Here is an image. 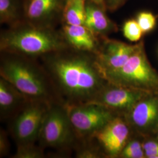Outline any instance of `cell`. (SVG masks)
Instances as JSON below:
<instances>
[{"label":"cell","instance_id":"6da1fadb","mask_svg":"<svg viewBox=\"0 0 158 158\" xmlns=\"http://www.w3.org/2000/svg\"><path fill=\"white\" fill-rule=\"evenodd\" d=\"M38 59L64 105L90 102L107 83L94 53L68 46Z\"/></svg>","mask_w":158,"mask_h":158},{"label":"cell","instance_id":"7a4b0ae2","mask_svg":"<svg viewBox=\"0 0 158 158\" xmlns=\"http://www.w3.org/2000/svg\"><path fill=\"white\" fill-rule=\"evenodd\" d=\"M0 76L29 100L62 104L38 59L1 52Z\"/></svg>","mask_w":158,"mask_h":158},{"label":"cell","instance_id":"3957f363","mask_svg":"<svg viewBox=\"0 0 158 158\" xmlns=\"http://www.w3.org/2000/svg\"><path fill=\"white\" fill-rule=\"evenodd\" d=\"M60 29L42 27L25 21L4 29L0 34V51L39 59L67 48Z\"/></svg>","mask_w":158,"mask_h":158},{"label":"cell","instance_id":"277c9868","mask_svg":"<svg viewBox=\"0 0 158 158\" xmlns=\"http://www.w3.org/2000/svg\"><path fill=\"white\" fill-rule=\"evenodd\" d=\"M108 82L148 93H158V72L149 62L144 42L139 46L124 64L117 70L104 74Z\"/></svg>","mask_w":158,"mask_h":158},{"label":"cell","instance_id":"5b68a950","mask_svg":"<svg viewBox=\"0 0 158 158\" xmlns=\"http://www.w3.org/2000/svg\"><path fill=\"white\" fill-rule=\"evenodd\" d=\"M79 139L66 105L52 104L42 122L38 141L43 148L64 149Z\"/></svg>","mask_w":158,"mask_h":158},{"label":"cell","instance_id":"8992f818","mask_svg":"<svg viewBox=\"0 0 158 158\" xmlns=\"http://www.w3.org/2000/svg\"><path fill=\"white\" fill-rule=\"evenodd\" d=\"M66 106L71 123L80 140L88 138L102 129L112 119L118 116L107 108L92 102Z\"/></svg>","mask_w":158,"mask_h":158},{"label":"cell","instance_id":"52a82bcc","mask_svg":"<svg viewBox=\"0 0 158 158\" xmlns=\"http://www.w3.org/2000/svg\"><path fill=\"white\" fill-rule=\"evenodd\" d=\"M51 105L29 100L13 117L11 131L17 145L38 141L43 120Z\"/></svg>","mask_w":158,"mask_h":158},{"label":"cell","instance_id":"ba28073f","mask_svg":"<svg viewBox=\"0 0 158 158\" xmlns=\"http://www.w3.org/2000/svg\"><path fill=\"white\" fill-rule=\"evenodd\" d=\"M148 94L149 93L107 82L90 102L102 106L124 117Z\"/></svg>","mask_w":158,"mask_h":158},{"label":"cell","instance_id":"9c48e42d","mask_svg":"<svg viewBox=\"0 0 158 158\" xmlns=\"http://www.w3.org/2000/svg\"><path fill=\"white\" fill-rule=\"evenodd\" d=\"M130 133V125L118 115L87 139L95 141L99 150L102 149L110 157H117L129 141Z\"/></svg>","mask_w":158,"mask_h":158},{"label":"cell","instance_id":"30bf717a","mask_svg":"<svg viewBox=\"0 0 158 158\" xmlns=\"http://www.w3.org/2000/svg\"><path fill=\"white\" fill-rule=\"evenodd\" d=\"M123 117L131 129L142 135L155 134L158 128V93L143 97Z\"/></svg>","mask_w":158,"mask_h":158},{"label":"cell","instance_id":"8fae6325","mask_svg":"<svg viewBox=\"0 0 158 158\" xmlns=\"http://www.w3.org/2000/svg\"><path fill=\"white\" fill-rule=\"evenodd\" d=\"M67 0H27L25 19L33 25L56 28L62 24Z\"/></svg>","mask_w":158,"mask_h":158},{"label":"cell","instance_id":"7c38bea8","mask_svg":"<svg viewBox=\"0 0 158 158\" xmlns=\"http://www.w3.org/2000/svg\"><path fill=\"white\" fill-rule=\"evenodd\" d=\"M139 42L130 45L117 40L101 37L100 45L96 53L97 62L104 74L121 68L135 52Z\"/></svg>","mask_w":158,"mask_h":158},{"label":"cell","instance_id":"4fadbf2b","mask_svg":"<svg viewBox=\"0 0 158 158\" xmlns=\"http://www.w3.org/2000/svg\"><path fill=\"white\" fill-rule=\"evenodd\" d=\"M60 31L70 47L96 54L98 51L101 38L97 36L85 25L63 23Z\"/></svg>","mask_w":158,"mask_h":158},{"label":"cell","instance_id":"5bb4252c","mask_svg":"<svg viewBox=\"0 0 158 158\" xmlns=\"http://www.w3.org/2000/svg\"><path fill=\"white\" fill-rule=\"evenodd\" d=\"M107 11L104 6L86 0L85 25L100 38L118 31L116 23L108 17Z\"/></svg>","mask_w":158,"mask_h":158},{"label":"cell","instance_id":"9a60e30c","mask_svg":"<svg viewBox=\"0 0 158 158\" xmlns=\"http://www.w3.org/2000/svg\"><path fill=\"white\" fill-rule=\"evenodd\" d=\"M28 101L29 100L15 86L0 77L1 118L14 117Z\"/></svg>","mask_w":158,"mask_h":158},{"label":"cell","instance_id":"2e32d148","mask_svg":"<svg viewBox=\"0 0 158 158\" xmlns=\"http://www.w3.org/2000/svg\"><path fill=\"white\" fill-rule=\"evenodd\" d=\"M27 0H0V23L8 27L24 21Z\"/></svg>","mask_w":158,"mask_h":158},{"label":"cell","instance_id":"e0dca14e","mask_svg":"<svg viewBox=\"0 0 158 158\" xmlns=\"http://www.w3.org/2000/svg\"><path fill=\"white\" fill-rule=\"evenodd\" d=\"M86 0H67L64 8L63 23L85 25Z\"/></svg>","mask_w":158,"mask_h":158},{"label":"cell","instance_id":"ac0fdd59","mask_svg":"<svg viewBox=\"0 0 158 158\" xmlns=\"http://www.w3.org/2000/svg\"><path fill=\"white\" fill-rule=\"evenodd\" d=\"M17 145V151L12 158H45L44 148L40 145H35V143L18 144Z\"/></svg>","mask_w":158,"mask_h":158},{"label":"cell","instance_id":"d6986e66","mask_svg":"<svg viewBox=\"0 0 158 158\" xmlns=\"http://www.w3.org/2000/svg\"><path fill=\"white\" fill-rule=\"evenodd\" d=\"M123 32L125 38L132 42H139L144 34L136 19H130L124 23Z\"/></svg>","mask_w":158,"mask_h":158},{"label":"cell","instance_id":"ffe728a7","mask_svg":"<svg viewBox=\"0 0 158 158\" xmlns=\"http://www.w3.org/2000/svg\"><path fill=\"white\" fill-rule=\"evenodd\" d=\"M119 157L123 158H146L142 143L138 140H132L127 142L120 153Z\"/></svg>","mask_w":158,"mask_h":158},{"label":"cell","instance_id":"44dd1931","mask_svg":"<svg viewBox=\"0 0 158 158\" xmlns=\"http://www.w3.org/2000/svg\"><path fill=\"white\" fill-rule=\"evenodd\" d=\"M136 20L143 34L151 32L156 27L157 18L151 12L142 11L138 14Z\"/></svg>","mask_w":158,"mask_h":158},{"label":"cell","instance_id":"7402d4cb","mask_svg":"<svg viewBox=\"0 0 158 158\" xmlns=\"http://www.w3.org/2000/svg\"><path fill=\"white\" fill-rule=\"evenodd\" d=\"M100 150L95 147L94 145L89 144L88 146L85 145L80 147L77 151L76 157L80 158H99Z\"/></svg>","mask_w":158,"mask_h":158},{"label":"cell","instance_id":"603a6c76","mask_svg":"<svg viewBox=\"0 0 158 158\" xmlns=\"http://www.w3.org/2000/svg\"><path fill=\"white\" fill-rule=\"evenodd\" d=\"M145 157L158 158V141L148 140L142 143Z\"/></svg>","mask_w":158,"mask_h":158},{"label":"cell","instance_id":"cb8c5ba5","mask_svg":"<svg viewBox=\"0 0 158 158\" xmlns=\"http://www.w3.org/2000/svg\"><path fill=\"white\" fill-rule=\"evenodd\" d=\"M10 145L6 131L1 128L0 131V158H3L10 152Z\"/></svg>","mask_w":158,"mask_h":158},{"label":"cell","instance_id":"d4e9b609","mask_svg":"<svg viewBox=\"0 0 158 158\" xmlns=\"http://www.w3.org/2000/svg\"><path fill=\"white\" fill-rule=\"evenodd\" d=\"M128 0H104L107 11L114 12L124 5Z\"/></svg>","mask_w":158,"mask_h":158},{"label":"cell","instance_id":"484cf974","mask_svg":"<svg viewBox=\"0 0 158 158\" xmlns=\"http://www.w3.org/2000/svg\"><path fill=\"white\" fill-rule=\"evenodd\" d=\"M89 1H93V2H96V3L98 4H100V5H102V6H104L106 7L105 4H104V0H89ZM106 9H107V8H106Z\"/></svg>","mask_w":158,"mask_h":158},{"label":"cell","instance_id":"4316f807","mask_svg":"<svg viewBox=\"0 0 158 158\" xmlns=\"http://www.w3.org/2000/svg\"><path fill=\"white\" fill-rule=\"evenodd\" d=\"M156 134V136H157V138H158V130H157V131H156V134Z\"/></svg>","mask_w":158,"mask_h":158}]
</instances>
